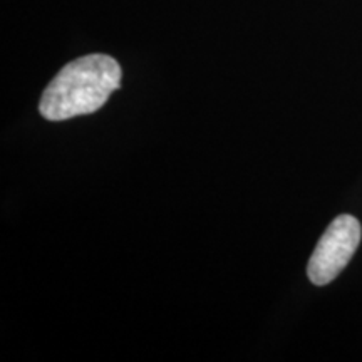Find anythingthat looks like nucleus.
Instances as JSON below:
<instances>
[{
    "label": "nucleus",
    "instance_id": "nucleus-1",
    "mask_svg": "<svg viewBox=\"0 0 362 362\" xmlns=\"http://www.w3.org/2000/svg\"><path fill=\"white\" fill-rule=\"evenodd\" d=\"M121 66L106 54L74 59L44 89L39 111L49 121L90 115L104 106L121 84Z\"/></svg>",
    "mask_w": 362,
    "mask_h": 362
},
{
    "label": "nucleus",
    "instance_id": "nucleus-2",
    "mask_svg": "<svg viewBox=\"0 0 362 362\" xmlns=\"http://www.w3.org/2000/svg\"><path fill=\"white\" fill-rule=\"evenodd\" d=\"M361 223L352 215H339L327 226L314 253H312L307 275L314 285H327L346 269L361 243Z\"/></svg>",
    "mask_w": 362,
    "mask_h": 362
}]
</instances>
